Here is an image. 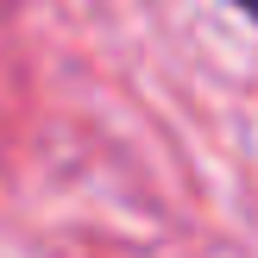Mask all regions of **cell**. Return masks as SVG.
<instances>
[{"instance_id":"cell-1","label":"cell","mask_w":258,"mask_h":258,"mask_svg":"<svg viewBox=\"0 0 258 258\" xmlns=\"http://www.w3.org/2000/svg\"><path fill=\"white\" fill-rule=\"evenodd\" d=\"M227 7H239V13H246V19L258 25V0H227Z\"/></svg>"}]
</instances>
